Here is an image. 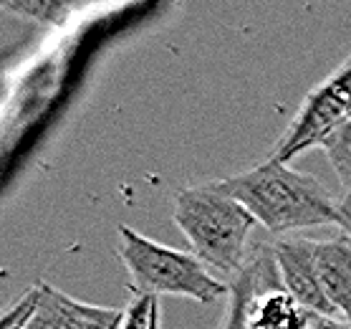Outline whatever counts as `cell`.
Here are the masks:
<instances>
[{
	"label": "cell",
	"mask_w": 351,
	"mask_h": 329,
	"mask_svg": "<svg viewBox=\"0 0 351 329\" xmlns=\"http://www.w3.org/2000/svg\"><path fill=\"white\" fill-rule=\"evenodd\" d=\"M28 329H56V327H53V324H51V319H48L46 314L38 309V312H36V317H33V321L28 324Z\"/></svg>",
	"instance_id": "cell-16"
},
{
	"label": "cell",
	"mask_w": 351,
	"mask_h": 329,
	"mask_svg": "<svg viewBox=\"0 0 351 329\" xmlns=\"http://www.w3.org/2000/svg\"><path fill=\"white\" fill-rule=\"evenodd\" d=\"M119 329H160V297L134 291L124 306Z\"/></svg>",
	"instance_id": "cell-10"
},
{
	"label": "cell",
	"mask_w": 351,
	"mask_h": 329,
	"mask_svg": "<svg viewBox=\"0 0 351 329\" xmlns=\"http://www.w3.org/2000/svg\"><path fill=\"white\" fill-rule=\"evenodd\" d=\"M321 284L339 319L351 324V238L336 236L328 241H316Z\"/></svg>",
	"instance_id": "cell-8"
},
{
	"label": "cell",
	"mask_w": 351,
	"mask_h": 329,
	"mask_svg": "<svg viewBox=\"0 0 351 329\" xmlns=\"http://www.w3.org/2000/svg\"><path fill=\"white\" fill-rule=\"evenodd\" d=\"M215 185L220 193L238 201L258 225L276 236L336 225V198H331L319 177L271 157L258 168L217 180Z\"/></svg>",
	"instance_id": "cell-1"
},
{
	"label": "cell",
	"mask_w": 351,
	"mask_h": 329,
	"mask_svg": "<svg viewBox=\"0 0 351 329\" xmlns=\"http://www.w3.org/2000/svg\"><path fill=\"white\" fill-rule=\"evenodd\" d=\"M175 223L205 266L235 273L247 261V238L258 220L215 183L190 185L175 195Z\"/></svg>",
	"instance_id": "cell-2"
},
{
	"label": "cell",
	"mask_w": 351,
	"mask_h": 329,
	"mask_svg": "<svg viewBox=\"0 0 351 329\" xmlns=\"http://www.w3.org/2000/svg\"><path fill=\"white\" fill-rule=\"evenodd\" d=\"M117 236V256L139 294H177L199 304H217L230 294V284L213 276L195 253L162 246L129 225H119Z\"/></svg>",
	"instance_id": "cell-3"
},
{
	"label": "cell",
	"mask_w": 351,
	"mask_h": 329,
	"mask_svg": "<svg viewBox=\"0 0 351 329\" xmlns=\"http://www.w3.org/2000/svg\"><path fill=\"white\" fill-rule=\"evenodd\" d=\"M336 225L341 228V236L351 238V193H343L336 201Z\"/></svg>",
	"instance_id": "cell-13"
},
{
	"label": "cell",
	"mask_w": 351,
	"mask_h": 329,
	"mask_svg": "<svg viewBox=\"0 0 351 329\" xmlns=\"http://www.w3.org/2000/svg\"><path fill=\"white\" fill-rule=\"evenodd\" d=\"M313 317L283 286L273 246H258L230 279L220 329H311Z\"/></svg>",
	"instance_id": "cell-4"
},
{
	"label": "cell",
	"mask_w": 351,
	"mask_h": 329,
	"mask_svg": "<svg viewBox=\"0 0 351 329\" xmlns=\"http://www.w3.org/2000/svg\"><path fill=\"white\" fill-rule=\"evenodd\" d=\"M311 329H351V324L339 321V319H326V317H319V314H316Z\"/></svg>",
	"instance_id": "cell-15"
},
{
	"label": "cell",
	"mask_w": 351,
	"mask_h": 329,
	"mask_svg": "<svg viewBox=\"0 0 351 329\" xmlns=\"http://www.w3.org/2000/svg\"><path fill=\"white\" fill-rule=\"evenodd\" d=\"M3 10L36 21V23L64 28L73 13V5L71 3H53V0H5Z\"/></svg>",
	"instance_id": "cell-9"
},
{
	"label": "cell",
	"mask_w": 351,
	"mask_h": 329,
	"mask_svg": "<svg viewBox=\"0 0 351 329\" xmlns=\"http://www.w3.org/2000/svg\"><path fill=\"white\" fill-rule=\"evenodd\" d=\"M351 114V56L349 61L331 73L324 84L313 89L304 99L301 109L295 112L293 122L280 135L271 152V160L288 162L306 150L326 147V142L336 135V129L349 120Z\"/></svg>",
	"instance_id": "cell-5"
},
{
	"label": "cell",
	"mask_w": 351,
	"mask_h": 329,
	"mask_svg": "<svg viewBox=\"0 0 351 329\" xmlns=\"http://www.w3.org/2000/svg\"><path fill=\"white\" fill-rule=\"evenodd\" d=\"M38 309L56 329H119L124 319V309L84 304L43 281L38 284Z\"/></svg>",
	"instance_id": "cell-7"
},
{
	"label": "cell",
	"mask_w": 351,
	"mask_h": 329,
	"mask_svg": "<svg viewBox=\"0 0 351 329\" xmlns=\"http://www.w3.org/2000/svg\"><path fill=\"white\" fill-rule=\"evenodd\" d=\"M331 165H334L336 175L343 183V188H346V193H351V155L336 157V160H331Z\"/></svg>",
	"instance_id": "cell-14"
},
{
	"label": "cell",
	"mask_w": 351,
	"mask_h": 329,
	"mask_svg": "<svg viewBox=\"0 0 351 329\" xmlns=\"http://www.w3.org/2000/svg\"><path fill=\"white\" fill-rule=\"evenodd\" d=\"M324 150H326L328 160H336V157L351 155V114H349V120H346L341 127L336 129V135L328 139Z\"/></svg>",
	"instance_id": "cell-12"
},
{
	"label": "cell",
	"mask_w": 351,
	"mask_h": 329,
	"mask_svg": "<svg viewBox=\"0 0 351 329\" xmlns=\"http://www.w3.org/2000/svg\"><path fill=\"white\" fill-rule=\"evenodd\" d=\"M38 286H33L23 299H18L16 306L10 309L5 317H3V324L0 329H28V324L33 321L36 312H38Z\"/></svg>",
	"instance_id": "cell-11"
},
{
	"label": "cell",
	"mask_w": 351,
	"mask_h": 329,
	"mask_svg": "<svg viewBox=\"0 0 351 329\" xmlns=\"http://www.w3.org/2000/svg\"><path fill=\"white\" fill-rule=\"evenodd\" d=\"M276 264L288 294L308 312L339 319L336 309L328 302L324 284H321L319 261H316V241L311 238H280L273 243ZM341 321V319H339Z\"/></svg>",
	"instance_id": "cell-6"
}]
</instances>
